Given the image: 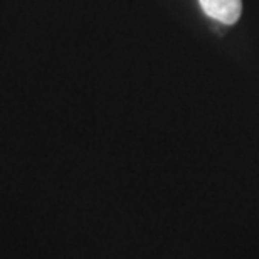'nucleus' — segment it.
I'll return each instance as SVG.
<instances>
[{
	"label": "nucleus",
	"mask_w": 259,
	"mask_h": 259,
	"mask_svg": "<svg viewBox=\"0 0 259 259\" xmlns=\"http://www.w3.org/2000/svg\"><path fill=\"white\" fill-rule=\"evenodd\" d=\"M199 4L210 19L224 25H234L242 14V0H199Z\"/></svg>",
	"instance_id": "nucleus-1"
}]
</instances>
